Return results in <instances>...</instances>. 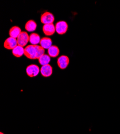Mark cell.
<instances>
[{
  "mask_svg": "<svg viewBox=\"0 0 120 134\" xmlns=\"http://www.w3.org/2000/svg\"><path fill=\"white\" fill-rule=\"evenodd\" d=\"M24 55L29 59H38V44L27 46L24 48Z\"/></svg>",
  "mask_w": 120,
  "mask_h": 134,
  "instance_id": "1",
  "label": "cell"
},
{
  "mask_svg": "<svg viewBox=\"0 0 120 134\" xmlns=\"http://www.w3.org/2000/svg\"><path fill=\"white\" fill-rule=\"evenodd\" d=\"M68 24L65 21H59L55 25L56 32L59 35H62L66 33L68 30Z\"/></svg>",
  "mask_w": 120,
  "mask_h": 134,
  "instance_id": "2",
  "label": "cell"
},
{
  "mask_svg": "<svg viewBox=\"0 0 120 134\" xmlns=\"http://www.w3.org/2000/svg\"><path fill=\"white\" fill-rule=\"evenodd\" d=\"M18 45L21 47L25 46L29 41V36L28 33L24 31L22 32L17 38Z\"/></svg>",
  "mask_w": 120,
  "mask_h": 134,
  "instance_id": "3",
  "label": "cell"
},
{
  "mask_svg": "<svg viewBox=\"0 0 120 134\" xmlns=\"http://www.w3.org/2000/svg\"><path fill=\"white\" fill-rule=\"evenodd\" d=\"M54 21V17L52 14L49 12H45L40 17V21L44 24H53Z\"/></svg>",
  "mask_w": 120,
  "mask_h": 134,
  "instance_id": "4",
  "label": "cell"
},
{
  "mask_svg": "<svg viewBox=\"0 0 120 134\" xmlns=\"http://www.w3.org/2000/svg\"><path fill=\"white\" fill-rule=\"evenodd\" d=\"M39 68L36 64H31L27 66L26 72L28 76L30 77H34L37 76L40 71Z\"/></svg>",
  "mask_w": 120,
  "mask_h": 134,
  "instance_id": "5",
  "label": "cell"
},
{
  "mask_svg": "<svg viewBox=\"0 0 120 134\" xmlns=\"http://www.w3.org/2000/svg\"><path fill=\"white\" fill-rule=\"evenodd\" d=\"M18 46L17 39L12 37L7 38L4 42V47L7 49H13Z\"/></svg>",
  "mask_w": 120,
  "mask_h": 134,
  "instance_id": "6",
  "label": "cell"
},
{
  "mask_svg": "<svg viewBox=\"0 0 120 134\" xmlns=\"http://www.w3.org/2000/svg\"><path fill=\"white\" fill-rule=\"evenodd\" d=\"M70 60L68 57L66 55H62L57 60V64L59 68L61 69H66L69 64Z\"/></svg>",
  "mask_w": 120,
  "mask_h": 134,
  "instance_id": "7",
  "label": "cell"
},
{
  "mask_svg": "<svg viewBox=\"0 0 120 134\" xmlns=\"http://www.w3.org/2000/svg\"><path fill=\"white\" fill-rule=\"evenodd\" d=\"M43 31L45 35L51 36L54 34L56 32V27L53 24H49L44 25L43 27Z\"/></svg>",
  "mask_w": 120,
  "mask_h": 134,
  "instance_id": "8",
  "label": "cell"
},
{
  "mask_svg": "<svg viewBox=\"0 0 120 134\" xmlns=\"http://www.w3.org/2000/svg\"><path fill=\"white\" fill-rule=\"evenodd\" d=\"M40 73L41 75L45 77H48L51 76L53 72L52 67L50 64H47L45 65H43L41 67Z\"/></svg>",
  "mask_w": 120,
  "mask_h": 134,
  "instance_id": "9",
  "label": "cell"
},
{
  "mask_svg": "<svg viewBox=\"0 0 120 134\" xmlns=\"http://www.w3.org/2000/svg\"><path fill=\"white\" fill-rule=\"evenodd\" d=\"M52 41L50 38L44 37L40 41V46L44 49H49V48L52 46Z\"/></svg>",
  "mask_w": 120,
  "mask_h": 134,
  "instance_id": "10",
  "label": "cell"
},
{
  "mask_svg": "<svg viewBox=\"0 0 120 134\" xmlns=\"http://www.w3.org/2000/svg\"><path fill=\"white\" fill-rule=\"evenodd\" d=\"M22 32L21 29L20 27L17 26H15L12 27L9 30V35L10 37H12L14 38H17L19 35Z\"/></svg>",
  "mask_w": 120,
  "mask_h": 134,
  "instance_id": "11",
  "label": "cell"
},
{
  "mask_svg": "<svg viewBox=\"0 0 120 134\" xmlns=\"http://www.w3.org/2000/svg\"><path fill=\"white\" fill-rule=\"evenodd\" d=\"M59 48L55 45H52L48 49L49 55L51 58L57 57L59 54Z\"/></svg>",
  "mask_w": 120,
  "mask_h": 134,
  "instance_id": "12",
  "label": "cell"
},
{
  "mask_svg": "<svg viewBox=\"0 0 120 134\" xmlns=\"http://www.w3.org/2000/svg\"><path fill=\"white\" fill-rule=\"evenodd\" d=\"M40 38L39 35L36 33H31L29 36V42L33 45H37L40 41Z\"/></svg>",
  "mask_w": 120,
  "mask_h": 134,
  "instance_id": "13",
  "label": "cell"
},
{
  "mask_svg": "<svg viewBox=\"0 0 120 134\" xmlns=\"http://www.w3.org/2000/svg\"><path fill=\"white\" fill-rule=\"evenodd\" d=\"M36 28H37V24L33 20H30L28 21H27L25 25V29L28 32L35 31Z\"/></svg>",
  "mask_w": 120,
  "mask_h": 134,
  "instance_id": "14",
  "label": "cell"
},
{
  "mask_svg": "<svg viewBox=\"0 0 120 134\" xmlns=\"http://www.w3.org/2000/svg\"><path fill=\"white\" fill-rule=\"evenodd\" d=\"M12 53L15 57L20 58L24 54V48L18 45L13 49Z\"/></svg>",
  "mask_w": 120,
  "mask_h": 134,
  "instance_id": "15",
  "label": "cell"
},
{
  "mask_svg": "<svg viewBox=\"0 0 120 134\" xmlns=\"http://www.w3.org/2000/svg\"><path fill=\"white\" fill-rule=\"evenodd\" d=\"M50 61H51L50 57L49 55H46V54L43 55L38 59V61H39L40 64L42 66L49 64Z\"/></svg>",
  "mask_w": 120,
  "mask_h": 134,
  "instance_id": "16",
  "label": "cell"
},
{
  "mask_svg": "<svg viewBox=\"0 0 120 134\" xmlns=\"http://www.w3.org/2000/svg\"><path fill=\"white\" fill-rule=\"evenodd\" d=\"M0 134H4V133H3L2 132H0Z\"/></svg>",
  "mask_w": 120,
  "mask_h": 134,
  "instance_id": "17",
  "label": "cell"
}]
</instances>
